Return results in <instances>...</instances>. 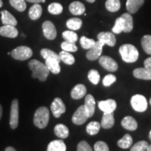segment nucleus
<instances>
[{
	"mask_svg": "<svg viewBox=\"0 0 151 151\" xmlns=\"http://www.w3.org/2000/svg\"><path fill=\"white\" fill-rule=\"evenodd\" d=\"M30 70L32 71V77L38 78L41 82H45L48 78L50 71L46 65L37 60H32L28 63Z\"/></svg>",
	"mask_w": 151,
	"mask_h": 151,
	"instance_id": "1",
	"label": "nucleus"
},
{
	"mask_svg": "<svg viewBox=\"0 0 151 151\" xmlns=\"http://www.w3.org/2000/svg\"><path fill=\"white\" fill-rule=\"evenodd\" d=\"M119 52L122 60L127 63H133L139 58V51L137 48L132 44L122 45L119 48Z\"/></svg>",
	"mask_w": 151,
	"mask_h": 151,
	"instance_id": "2",
	"label": "nucleus"
},
{
	"mask_svg": "<svg viewBox=\"0 0 151 151\" xmlns=\"http://www.w3.org/2000/svg\"><path fill=\"white\" fill-rule=\"evenodd\" d=\"M50 113L46 106H41L37 109L34 116V124L36 127L43 129L48 125Z\"/></svg>",
	"mask_w": 151,
	"mask_h": 151,
	"instance_id": "3",
	"label": "nucleus"
},
{
	"mask_svg": "<svg viewBox=\"0 0 151 151\" xmlns=\"http://www.w3.org/2000/svg\"><path fill=\"white\" fill-rule=\"evenodd\" d=\"M11 56L15 60L24 61L28 60L32 56L33 52L32 49L27 46H21L14 49L11 52Z\"/></svg>",
	"mask_w": 151,
	"mask_h": 151,
	"instance_id": "4",
	"label": "nucleus"
},
{
	"mask_svg": "<svg viewBox=\"0 0 151 151\" xmlns=\"http://www.w3.org/2000/svg\"><path fill=\"white\" fill-rule=\"evenodd\" d=\"M130 103L134 110L139 113L144 112L148 108V101L146 98L141 94H135L132 96Z\"/></svg>",
	"mask_w": 151,
	"mask_h": 151,
	"instance_id": "5",
	"label": "nucleus"
},
{
	"mask_svg": "<svg viewBox=\"0 0 151 151\" xmlns=\"http://www.w3.org/2000/svg\"><path fill=\"white\" fill-rule=\"evenodd\" d=\"M19 120V104L18 100H13L11 106L10 112V126L13 129H16L18 126Z\"/></svg>",
	"mask_w": 151,
	"mask_h": 151,
	"instance_id": "6",
	"label": "nucleus"
},
{
	"mask_svg": "<svg viewBox=\"0 0 151 151\" xmlns=\"http://www.w3.org/2000/svg\"><path fill=\"white\" fill-rule=\"evenodd\" d=\"M104 46V44L101 43V41H96L94 46L89 49L88 51L87 52V59L90 60V61H94V60L99 59L100 57H101V53H102V49Z\"/></svg>",
	"mask_w": 151,
	"mask_h": 151,
	"instance_id": "7",
	"label": "nucleus"
},
{
	"mask_svg": "<svg viewBox=\"0 0 151 151\" xmlns=\"http://www.w3.org/2000/svg\"><path fill=\"white\" fill-rule=\"evenodd\" d=\"M99 63L104 69L111 72H114L118 70V63L111 57L106 55L101 56L99 58Z\"/></svg>",
	"mask_w": 151,
	"mask_h": 151,
	"instance_id": "8",
	"label": "nucleus"
},
{
	"mask_svg": "<svg viewBox=\"0 0 151 151\" xmlns=\"http://www.w3.org/2000/svg\"><path fill=\"white\" fill-rule=\"evenodd\" d=\"M88 118H89V117L87 114L84 105H82L79 106L75 111V113H73L72 116V122L77 125H81V124H84Z\"/></svg>",
	"mask_w": 151,
	"mask_h": 151,
	"instance_id": "9",
	"label": "nucleus"
},
{
	"mask_svg": "<svg viewBox=\"0 0 151 151\" xmlns=\"http://www.w3.org/2000/svg\"><path fill=\"white\" fill-rule=\"evenodd\" d=\"M50 109L55 118H60L62 114L66 111V106L60 98L57 97L55 99L50 106Z\"/></svg>",
	"mask_w": 151,
	"mask_h": 151,
	"instance_id": "10",
	"label": "nucleus"
},
{
	"mask_svg": "<svg viewBox=\"0 0 151 151\" xmlns=\"http://www.w3.org/2000/svg\"><path fill=\"white\" fill-rule=\"evenodd\" d=\"M43 33L44 37L48 40H53L57 37V30L52 22L47 20L42 24Z\"/></svg>",
	"mask_w": 151,
	"mask_h": 151,
	"instance_id": "11",
	"label": "nucleus"
},
{
	"mask_svg": "<svg viewBox=\"0 0 151 151\" xmlns=\"http://www.w3.org/2000/svg\"><path fill=\"white\" fill-rule=\"evenodd\" d=\"M97 39L104 45H108L111 47H113L116 43V37L110 32H101L99 33L97 35Z\"/></svg>",
	"mask_w": 151,
	"mask_h": 151,
	"instance_id": "12",
	"label": "nucleus"
},
{
	"mask_svg": "<svg viewBox=\"0 0 151 151\" xmlns=\"http://www.w3.org/2000/svg\"><path fill=\"white\" fill-rule=\"evenodd\" d=\"M99 109L104 113H113L117 108L116 101L114 99H109L104 101H100L98 103Z\"/></svg>",
	"mask_w": 151,
	"mask_h": 151,
	"instance_id": "13",
	"label": "nucleus"
},
{
	"mask_svg": "<svg viewBox=\"0 0 151 151\" xmlns=\"http://www.w3.org/2000/svg\"><path fill=\"white\" fill-rule=\"evenodd\" d=\"M95 100L92 94H88L85 99L84 107L86 111L89 118L93 116L94 111H95Z\"/></svg>",
	"mask_w": 151,
	"mask_h": 151,
	"instance_id": "14",
	"label": "nucleus"
},
{
	"mask_svg": "<svg viewBox=\"0 0 151 151\" xmlns=\"http://www.w3.org/2000/svg\"><path fill=\"white\" fill-rule=\"evenodd\" d=\"M0 35L8 38H16L18 35V29L15 26L4 25L0 27Z\"/></svg>",
	"mask_w": 151,
	"mask_h": 151,
	"instance_id": "15",
	"label": "nucleus"
},
{
	"mask_svg": "<svg viewBox=\"0 0 151 151\" xmlns=\"http://www.w3.org/2000/svg\"><path fill=\"white\" fill-rule=\"evenodd\" d=\"M144 4V0H127L126 8L129 14H134Z\"/></svg>",
	"mask_w": 151,
	"mask_h": 151,
	"instance_id": "16",
	"label": "nucleus"
},
{
	"mask_svg": "<svg viewBox=\"0 0 151 151\" xmlns=\"http://www.w3.org/2000/svg\"><path fill=\"white\" fill-rule=\"evenodd\" d=\"M115 124L114 113H104L101 121V127L104 129H111Z\"/></svg>",
	"mask_w": 151,
	"mask_h": 151,
	"instance_id": "17",
	"label": "nucleus"
},
{
	"mask_svg": "<svg viewBox=\"0 0 151 151\" xmlns=\"http://www.w3.org/2000/svg\"><path fill=\"white\" fill-rule=\"evenodd\" d=\"M122 127L129 131H134L137 129L138 124L137 120L132 116H126L121 121Z\"/></svg>",
	"mask_w": 151,
	"mask_h": 151,
	"instance_id": "18",
	"label": "nucleus"
},
{
	"mask_svg": "<svg viewBox=\"0 0 151 151\" xmlns=\"http://www.w3.org/2000/svg\"><path fill=\"white\" fill-rule=\"evenodd\" d=\"M87 89L86 86L83 84H78L71 91V97L73 99H80L86 96Z\"/></svg>",
	"mask_w": 151,
	"mask_h": 151,
	"instance_id": "19",
	"label": "nucleus"
},
{
	"mask_svg": "<svg viewBox=\"0 0 151 151\" xmlns=\"http://www.w3.org/2000/svg\"><path fill=\"white\" fill-rule=\"evenodd\" d=\"M133 76L138 79L150 81L151 80V71L146 68H137L133 71Z\"/></svg>",
	"mask_w": 151,
	"mask_h": 151,
	"instance_id": "20",
	"label": "nucleus"
},
{
	"mask_svg": "<svg viewBox=\"0 0 151 151\" xmlns=\"http://www.w3.org/2000/svg\"><path fill=\"white\" fill-rule=\"evenodd\" d=\"M1 22H2L4 25H12L15 26V27L17 25L18 22H17L16 18L8 11H1Z\"/></svg>",
	"mask_w": 151,
	"mask_h": 151,
	"instance_id": "21",
	"label": "nucleus"
},
{
	"mask_svg": "<svg viewBox=\"0 0 151 151\" xmlns=\"http://www.w3.org/2000/svg\"><path fill=\"white\" fill-rule=\"evenodd\" d=\"M45 65H46L48 70L54 74H58L60 72L61 68L60 66V61L55 58H48L46 60Z\"/></svg>",
	"mask_w": 151,
	"mask_h": 151,
	"instance_id": "22",
	"label": "nucleus"
},
{
	"mask_svg": "<svg viewBox=\"0 0 151 151\" xmlns=\"http://www.w3.org/2000/svg\"><path fill=\"white\" fill-rule=\"evenodd\" d=\"M69 11L74 16H80L83 14L86 11V7L83 3L80 1H73L69 5Z\"/></svg>",
	"mask_w": 151,
	"mask_h": 151,
	"instance_id": "23",
	"label": "nucleus"
},
{
	"mask_svg": "<svg viewBox=\"0 0 151 151\" xmlns=\"http://www.w3.org/2000/svg\"><path fill=\"white\" fill-rule=\"evenodd\" d=\"M67 146L65 142L60 139V140H54L48 144L47 151H66Z\"/></svg>",
	"mask_w": 151,
	"mask_h": 151,
	"instance_id": "24",
	"label": "nucleus"
},
{
	"mask_svg": "<svg viewBox=\"0 0 151 151\" xmlns=\"http://www.w3.org/2000/svg\"><path fill=\"white\" fill-rule=\"evenodd\" d=\"M54 132L55 135L60 139H66L69 137V131L67 126L63 124H56L54 128Z\"/></svg>",
	"mask_w": 151,
	"mask_h": 151,
	"instance_id": "25",
	"label": "nucleus"
},
{
	"mask_svg": "<svg viewBox=\"0 0 151 151\" xmlns=\"http://www.w3.org/2000/svg\"><path fill=\"white\" fill-rule=\"evenodd\" d=\"M42 14V7L39 4H35L29 10V16L30 19L36 20L39 19Z\"/></svg>",
	"mask_w": 151,
	"mask_h": 151,
	"instance_id": "26",
	"label": "nucleus"
},
{
	"mask_svg": "<svg viewBox=\"0 0 151 151\" xmlns=\"http://www.w3.org/2000/svg\"><path fill=\"white\" fill-rule=\"evenodd\" d=\"M121 17L123 19L124 24V32L125 33H129L133 29V18L132 16L129 13H125L123 14L121 16Z\"/></svg>",
	"mask_w": 151,
	"mask_h": 151,
	"instance_id": "27",
	"label": "nucleus"
},
{
	"mask_svg": "<svg viewBox=\"0 0 151 151\" xmlns=\"http://www.w3.org/2000/svg\"><path fill=\"white\" fill-rule=\"evenodd\" d=\"M59 58L60 61L68 65H72L75 62V58L69 52L62 50L59 53Z\"/></svg>",
	"mask_w": 151,
	"mask_h": 151,
	"instance_id": "28",
	"label": "nucleus"
},
{
	"mask_svg": "<svg viewBox=\"0 0 151 151\" xmlns=\"http://www.w3.org/2000/svg\"><path fill=\"white\" fill-rule=\"evenodd\" d=\"M133 139H132V136L129 134H126L125 135L123 136L122 139L118 141V145L120 148L123 149H127L129 147H131Z\"/></svg>",
	"mask_w": 151,
	"mask_h": 151,
	"instance_id": "29",
	"label": "nucleus"
},
{
	"mask_svg": "<svg viewBox=\"0 0 151 151\" xmlns=\"http://www.w3.org/2000/svg\"><path fill=\"white\" fill-rule=\"evenodd\" d=\"M83 22L80 18H70L67 21V27L69 29L72 30H78L82 27Z\"/></svg>",
	"mask_w": 151,
	"mask_h": 151,
	"instance_id": "30",
	"label": "nucleus"
},
{
	"mask_svg": "<svg viewBox=\"0 0 151 151\" xmlns=\"http://www.w3.org/2000/svg\"><path fill=\"white\" fill-rule=\"evenodd\" d=\"M100 128H101V124L99 122L97 121H92L90 122L86 127V132L88 134L93 136L97 134L99 132Z\"/></svg>",
	"mask_w": 151,
	"mask_h": 151,
	"instance_id": "31",
	"label": "nucleus"
},
{
	"mask_svg": "<svg viewBox=\"0 0 151 151\" xmlns=\"http://www.w3.org/2000/svg\"><path fill=\"white\" fill-rule=\"evenodd\" d=\"M105 5L106 8L110 12H116L121 6L120 0H106Z\"/></svg>",
	"mask_w": 151,
	"mask_h": 151,
	"instance_id": "32",
	"label": "nucleus"
},
{
	"mask_svg": "<svg viewBox=\"0 0 151 151\" xmlns=\"http://www.w3.org/2000/svg\"><path fill=\"white\" fill-rule=\"evenodd\" d=\"M141 46L147 54L151 55V35H145L141 39Z\"/></svg>",
	"mask_w": 151,
	"mask_h": 151,
	"instance_id": "33",
	"label": "nucleus"
},
{
	"mask_svg": "<svg viewBox=\"0 0 151 151\" xmlns=\"http://www.w3.org/2000/svg\"><path fill=\"white\" fill-rule=\"evenodd\" d=\"M124 24L123 19L121 16L119 17L116 20L115 24L113 26L112 31L114 34H120L122 32H124Z\"/></svg>",
	"mask_w": 151,
	"mask_h": 151,
	"instance_id": "34",
	"label": "nucleus"
},
{
	"mask_svg": "<svg viewBox=\"0 0 151 151\" xmlns=\"http://www.w3.org/2000/svg\"><path fill=\"white\" fill-rule=\"evenodd\" d=\"M41 55L42 56V58L45 60L48 59V58H55V59L58 60V61L60 62L59 55H58L56 52L50 50V49L43 48L42 50H41Z\"/></svg>",
	"mask_w": 151,
	"mask_h": 151,
	"instance_id": "35",
	"label": "nucleus"
},
{
	"mask_svg": "<svg viewBox=\"0 0 151 151\" xmlns=\"http://www.w3.org/2000/svg\"><path fill=\"white\" fill-rule=\"evenodd\" d=\"M96 41L94 39H88L86 37H81L80 39V43L81 46L83 49L86 50H89L92 47L94 46V45L95 44Z\"/></svg>",
	"mask_w": 151,
	"mask_h": 151,
	"instance_id": "36",
	"label": "nucleus"
},
{
	"mask_svg": "<svg viewBox=\"0 0 151 151\" xmlns=\"http://www.w3.org/2000/svg\"><path fill=\"white\" fill-rule=\"evenodd\" d=\"M9 2L14 9L20 12L24 11L27 7L24 0H9Z\"/></svg>",
	"mask_w": 151,
	"mask_h": 151,
	"instance_id": "37",
	"label": "nucleus"
},
{
	"mask_svg": "<svg viewBox=\"0 0 151 151\" xmlns=\"http://www.w3.org/2000/svg\"><path fill=\"white\" fill-rule=\"evenodd\" d=\"M48 12L52 15H60L63 11V7L60 3L54 2L48 6Z\"/></svg>",
	"mask_w": 151,
	"mask_h": 151,
	"instance_id": "38",
	"label": "nucleus"
},
{
	"mask_svg": "<svg viewBox=\"0 0 151 151\" xmlns=\"http://www.w3.org/2000/svg\"><path fill=\"white\" fill-rule=\"evenodd\" d=\"M61 48L63 50L67 52H76L78 50V47L75 43L70 41H65L61 43Z\"/></svg>",
	"mask_w": 151,
	"mask_h": 151,
	"instance_id": "39",
	"label": "nucleus"
},
{
	"mask_svg": "<svg viewBox=\"0 0 151 151\" xmlns=\"http://www.w3.org/2000/svg\"><path fill=\"white\" fill-rule=\"evenodd\" d=\"M62 37L65 41H70V42L76 43L78 41V35L72 30H68V31H65L62 33Z\"/></svg>",
	"mask_w": 151,
	"mask_h": 151,
	"instance_id": "40",
	"label": "nucleus"
},
{
	"mask_svg": "<svg viewBox=\"0 0 151 151\" xmlns=\"http://www.w3.org/2000/svg\"><path fill=\"white\" fill-rule=\"evenodd\" d=\"M88 79L92 84L97 85L100 81V75L99 72L95 69H91L89 71L88 74Z\"/></svg>",
	"mask_w": 151,
	"mask_h": 151,
	"instance_id": "41",
	"label": "nucleus"
},
{
	"mask_svg": "<svg viewBox=\"0 0 151 151\" xmlns=\"http://www.w3.org/2000/svg\"><path fill=\"white\" fill-rule=\"evenodd\" d=\"M148 146V143L146 141H141L136 143L130 149V151H145Z\"/></svg>",
	"mask_w": 151,
	"mask_h": 151,
	"instance_id": "42",
	"label": "nucleus"
},
{
	"mask_svg": "<svg viewBox=\"0 0 151 151\" xmlns=\"http://www.w3.org/2000/svg\"><path fill=\"white\" fill-rule=\"evenodd\" d=\"M116 81V76L113 74H108L104 78L102 83L106 87H109Z\"/></svg>",
	"mask_w": 151,
	"mask_h": 151,
	"instance_id": "43",
	"label": "nucleus"
},
{
	"mask_svg": "<svg viewBox=\"0 0 151 151\" xmlns=\"http://www.w3.org/2000/svg\"><path fill=\"white\" fill-rule=\"evenodd\" d=\"M94 151H109L108 145L101 141H99L95 143L94 146Z\"/></svg>",
	"mask_w": 151,
	"mask_h": 151,
	"instance_id": "44",
	"label": "nucleus"
},
{
	"mask_svg": "<svg viewBox=\"0 0 151 151\" xmlns=\"http://www.w3.org/2000/svg\"><path fill=\"white\" fill-rule=\"evenodd\" d=\"M77 151H92V149L86 141H81L77 146Z\"/></svg>",
	"mask_w": 151,
	"mask_h": 151,
	"instance_id": "45",
	"label": "nucleus"
},
{
	"mask_svg": "<svg viewBox=\"0 0 151 151\" xmlns=\"http://www.w3.org/2000/svg\"><path fill=\"white\" fill-rule=\"evenodd\" d=\"M144 67L146 69H148V70L151 71V57L147 58L144 61Z\"/></svg>",
	"mask_w": 151,
	"mask_h": 151,
	"instance_id": "46",
	"label": "nucleus"
},
{
	"mask_svg": "<svg viewBox=\"0 0 151 151\" xmlns=\"http://www.w3.org/2000/svg\"><path fill=\"white\" fill-rule=\"evenodd\" d=\"M25 1H27L28 2H31V3L39 4L40 2H45L46 0H25Z\"/></svg>",
	"mask_w": 151,
	"mask_h": 151,
	"instance_id": "47",
	"label": "nucleus"
},
{
	"mask_svg": "<svg viewBox=\"0 0 151 151\" xmlns=\"http://www.w3.org/2000/svg\"><path fill=\"white\" fill-rule=\"evenodd\" d=\"M5 151H17V150L14 148H13V147L9 146V147H7V148L5 149Z\"/></svg>",
	"mask_w": 151,
	"mask_h": 151,
	"instance_id": "48",
	"label": "nucleus"
},
{
	"mask_svg": "<svg viewBox=\"0 0 151 151\" xmlns=\"http://www.w3.org/2000/svg\"><path fill=\"white\" fill-rule=\"evenodd\" d=\"M2 112H3L2 106H1V105L0 104V120H1V116H2Z\"/></svg>",
	"mask_w": 151,
	"mask_h": 151,
	"instance_id": "49",
	"label": "nucleus"
},
{
	"mask_svg": "<svg viewBox=\"0 0 151 151\" xmlns=\"http://www.w3.org/2000/svg\"><path fill=\"white\" fill-rule=\"evenodd\" d=\"M146 151H151V144L150 145H148V146L147 147Z\"/></svg>",
	"mask_w": 151,
	"mask_h": 151,
	"instance_id": "50",
	"label": "nucleus"
},
{
	"mask_svg": "<svg viewBox=\"0 0 151 151\" xmlns=\"http://www.w3.org/2000/svg\"><path fill=\"white\" fill-rule=\"evenodd\" d=\"M86 1H88V2H90V3H93L95 1V0H86Z\"/></svg>",
	"mask_w": 151,
	"mask_h": 151,
	"instance_id": "51",
	"label": "nucleus"
},
{
	"mask_svg": "<svg viewBox=\"0 0 151 151\" xmlns=\"http://www.w3.org/2000/svg\"><path fill=\"white\" fill-rule=\"evenodd\" d=\"M3 6V1L1 0H0V8Z\"/></svg>",
	"mask_w": 151,
	"mask_h": 151,
	"instance_id": "52",
	"label": "nucleus"
},
{
	"mask_svg": "<svg viewBox=\"0 0 151 151\" xmlns=\"http://www.w3.org/2000/svg\"><path fill=\"white\" fill-rule=\"evenodd\" d=\"M149 139H150L151 141V130L150 131V132H149Z\"/></svg>",
	"mask_w": 151,
	"mask_h": 151,
	"instance_id": "53",
	"label": "nucleus"
},
{
	"mask_svg": "<svg viewBox=\"0 0 151 151\" xmlns=\"http://www.w3.org/2000/svg\"><path fill=\"white\" fill-rule=\"evenodd\" d=\"M149 102H150V106H151V98L150 99V101H149Z\"/></svg>",
	"mask_w": 151,
	"mask_h": 151,
	"instance_id": "54",
	"label": "nucleus"
},
{
	"mask_svg": "<svg viewBox=\"0 0 151 151\" xmlns=\"http://www.w3.org/2000/svg\"><path fill=\"white\" fill-rule=\"evenodd\" d=\"M7 54H8V55H11V52H8V53H7Z\"/></svg>",
	"mask_w": 151,
	"mask_h": 151,
	"instance_id": "55",
	"label": "nucleus"
}]
</instances>
